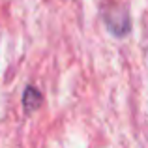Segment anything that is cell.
Wrapping results in <instances>:
<instances>
[{"instance_id":"cell-1","label":"cell","mask_w":148,"mask_h":148,"mask_svg":"<svg viewBox=\"0 0 148 148\" xmlns=\"http://www.w3.org/2000/svg\"><path fill=\"white\" fill-rule=\"evenodd\" d=\"M105 25L109 26L112 34L116 36H126L127 30H130V19L124 8L120 6H111L105 11Z\"/></svg>"},{"instance_id":"cell-2","label":"cell","mask_w":148,"mask_h":148,"mask_svg":"<svg viewBox=\"0 0 148 148\" xmlns=\"http://www.w3.org/2000/svg\"><path fill=\"white\" fill-rule=\"evenodd\" d=\"M43 103V98H41L40 90L34 86H28L25 90V96H23V105H25V111L26 112H34L41 107Z\"/></svg>"}]
</instances>
